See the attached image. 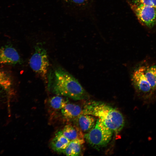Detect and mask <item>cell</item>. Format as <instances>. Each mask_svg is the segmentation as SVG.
Returning <instances> with one entry per match:
<instances>
[{
  "label": "cell",
  "mask_w": 156,
  "mask_h": 156,
  "mask_svg": "<svg viewBox=\"0 0 156 156\" xmlns=\"http://www.w3.org/2000/svg\"><path fill=\"white\" fill-rule=\"evenodd\" d=\"M21 62L19 53L14 48L10 46L0 48V64L15 65Z\"/></svg>",
  "instance_id": "obj_7"
},
{
  "label": "cell",
  "mask_w": 156,
  "mask_h": 156,
  "mask_svg": "<svg viewBox=\"0 0 156 156\" xmlns=\"http://www.w3.org/2000/svg\"><path fill=\"white\" fill-rule=\"evenodd\" d=\"M131 7L139 20L147 27L156 24V8L142 4L130 3Z\"/></svg>",
  "instance_id": "obj_6"
},
{
  "label": "cell",
  "mask_w": 156,
  "mask_h": 156,
  "mask_svg": "<svg viewBox=\"0 0 156 156\" xmlns=\"http://www.w3.org/2000/svg\"><path fill=\"white\" fill-rule=\"evenodd\" d=\"M84 142V139L71 141L62 153L67 156L79 155L81 151L82 146Z\"/></svg>",
  "instance_id": "obj_12"
},
{
  "label": "cell",
  "mask_w": 156,
  "mask_h": 156,
  "mask_svg": "<svg viewBox=\"0 0 156 156\" xmlns=\"http://www.w3.org/2000/svg\"><path fill=\"white\" fill-rule=\"evenodd\" d=\"M145 76L154 91L156 90V65L145 66Z\"/></svg>",
  "instance_id": "obj_14"
},
{
  "label": "cell",
  "mask_w": 156,
  "mask_h": 156,
  "mask_svg": "<svg viewBox=\"0 0 156 156\" xmlns=\"http://www.w3.org/2000/svg\"><path fill=\"white\" fill-rule=\"evenodd\" d=\"M96 121L93 116L81 114L73 122L74 124L83 132H88L93 127Z\"/></svg>",
  "instance_id": "obj_9"
},
{
  "label": "cell",
  "mask_w": 156,
  "mask_h": 156,
  "mask_svg": "<svg viewBox=\"0 0 156 156\" xmlns=\"http://www.w3.org/2000/svg\"><path fill=\"white\" fill-rule=\"evenodd\" d=\"M62 131L64 135L70 141L84 139L83 132L74 124L66 125Z\"/></svg>",
  "instance_id": "obj_11"
},
{
  "label": "cell",
  "mask_w": 156,
  "mask_h": 156,
  "mask_svg": "<svg viewBox=\"0 0 156 156\" xmlns=\"http://www.w3.org/2000/svg\"><path fill=\"white\" fill-rule=\"evenodd\" d=\"M12 84L11 79L6 73L0 70V86L8 88Z\"/></svg>",
  "instance_id": "obj_15"
},
{
  "label": "cell",
  "mask_w": 156,
  "mask_h": 156,
  "mask_svg": "<svg viewBox=\"0 0 156 156\" xmlns=\"http://www.w3.org/2000/svg\"><path fill=\"white\" fill-rule=\"evenodd\" d=\"M68 102L67 99L61 96L57 95L49 100L48 105L50 109L55 112L61 110Z\"/></svg>",
  "instance_id": "obj_13"
},
{
  "label": "cell",
  "mask_w": 156,
  "mask_h": 156,
  "mask_svg": "<svg viewBox=\"0 0 156 156\" xmlns=\"http://www.w3.org/2000/svg\"><path fill=\"white\" fill-rule=\"evenodd\" d=\"M145 66H141L133 71L131 79L133 86L137 92L143 97L147 99L154 92L144 74Z\"/></svg>",
  "instance_id": "obj_5"
},
{
  "label": "cell",
  "mask_w": 156,
  "mask_h": 156,
  "mask_svg": "<svg viewBox=\"0 0 156 156\" xmlns=\"http://www.w3.org/2000/svg\"><path fill=\"white\" fill-rule=\"evenodd\" d=\"M131 3L142 4L153 7L156 8V0H131Z\"/></svg>",
  "instance_id": "obj_16"
},
{
  "label": "cell",
  "mask_w": 156,
  "mask_h": 156,
  "mask_svg": "<svg viewBox=\"0 0 156 156\" xmlns=\"http://www.w3.org/2000/svg\"><path fill=\"white\" fill-rule=\"evenodd\" d=\"M60 111L62 118L67 122H73L82 114V109L79 105L69 102Z\"/></svg>",
  "instance_id": "obj_8"
},
{
  "label": "cell",
  "mask_w": 156,
  "mask_h": 156,
  "mask_svg": "<svg viewBox=\"0 0 156 156\" xmlns=\"http://www.w3.org/2000/svg\"><path fill=\"white\" fill-rule=\"evenodd\" d=\"M47 84L49 90L57 95L68 97L75 100L86 99L88 97L78 81L60 67L49 71Z\"/></svg>",
  "instance_id": "obj_1"
},
{
  "label": "cell",
  "mask_w": 156,
  "mask_h": 156,
  "mask_svg": "<svg viewBox=\"0 0 156 156\" xmlns=\"http://www.w3.org/2000/svg\"><path fill=\"white\" fill-rule=\"evenodd\" d=\"M73 3L77 4H82L86 2L87 0H68Z\"/></svg>",
  "instance_id": "obj_17"
},
{
  "label": "cell",
  "mask_w": 156,
  "mask_h": 156,
  "mask_svg": "<svg viewBox=\"0 0 156 156\" xmlns=\"http://www.w3.org/2000/svg\"><path fill=\"white\" fill-rule=\"evenodd\" d=\"M30 67L45 82H47L49 66L47 52L41 43L35 47L34 51L29 62Z\"/></svg>",
  "instance_id": "obj_4"
},
{
  "label": "cell",
  "mask_w": 156,
  "mask_h": 156,
  "mask_svg": "<svg viewBox=\"0 0 156 156\" xmlns=\"http://www.w3.org/2000/svg\"><path fill=\"white\" fill-rule=\"evenodd\" d=\"M63 134L62 131L57 132L50 142L52 149L56 152L62 153L70 142Z\"/></svg>",
  "instance_id": "obj_10"
},
{
  "label": "cell",
  "mask_w": 156,
  "mask_h": 156,
  "mask_svg": "<svg viewBox=\"0 0 156 156\" xmlns=\"http://www.w3.org/2000/svg\"><path fill=\"white\" fill-rule=\"evenodd\" d=\"M82 114L98 117L116 135L125 124L124 116L119 110L101 102L91 101L87 102L82 109Z\"/></svg>",
  "instance_id": "obj_2"
},
{
  "label": "cell",
  "mask_w": 156,
  "mask_h": 156,
  "mask_svg": "<svg viewBox=\"0 0 156 156\" xmlns=\"http://www.w3.org/2000/svg\"><path fill=\"white\" fill-rule=\"evenodd\" d=\"M113 132L98 119L92 129L84 135V138L91 146L99 149L107 144L112 139Z\"/></svg>",
  "instance_id": "obj_3"
}]
</instances>
